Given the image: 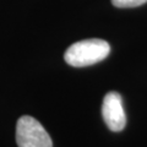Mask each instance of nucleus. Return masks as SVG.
<instances>
[{
	"instance_id": "1",
	"label": "nucleus",
	"mask_w": 147,
	"mask_h": 147,
	"mask_svg": "<svg viewBox=\"0 0 147 147\" xmlns=\"http://www.w3.org/2000/svg\"><path fill=\"white\" fill-rule=\"evenodd\" d=\"M110 53L108 42L98 38L84 39L70 45L64 55L65 61L74 67H84L102 61Z\"/></svg>"
},
{
	"instance_id": "2",
	"label": "nucleus",
	"mask_w": 147,
	"mask_h": 147,
	"mask_svg": "<svg viewBox=\"0 0 147 147\" xmlns=\"http://www.w3.org/2000/svg\"><path fill=\"white\" fill-rule=\"evenodd\" d=\"M16 142L18 147H53L52 139L42 124L30 115L17 120Z\"/></svg>"
},
{
	"instance_id": "3",
	"label": "nucleus",
	"mask_w": 147,
	"mask_h": 147,
	"mask_svg": "<svg viewBox=\"0 0 147 147\" xmlns=\"http://www.w3.org/2000/svg\"><path fill=\"white\" fill-rule=\"evenodd\" d=\"M102 115L105 125L112 131H121L125 127L126 117L121 96L118 92H109L105 94L102 104Z\"/></svg>"
},
{
	"instance_id": "4",
	"label": "nucleus",
	"mask_w": 147,
	"mask_h": 147,
	"mask_svg": "<svg viewBox=\"0 0 147 147\" xmlns=\"http://www.w3.org/2000/svg\"><path fill=\"white\" fill-rule=\"evenodd\" d=\"M113 5L117 6V7H136V6H140L142 4L147 3V0H112Z\"/></svg>"
}]
</instances>
